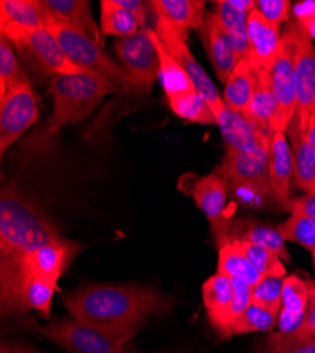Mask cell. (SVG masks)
Wrapping results in <instances>:
<instances>
[{
    "instance_id": "6da1fadb",
    "label": "cell",
    "mask_w": 315,
    "mask_h": 353,
    "mask_svg": "<svg viewBox=\"0 0 315 353\" xmlns=\"http://www.w3.org/2000/svg\"><path fill=\"white\" fill-rule=\"evenodd\" d=\"M72 318L112 336L132 338L148 316L170 310V300L146 285L99 284L72 291L64 300Z\"/></svg>"
},
{
    "instance_id": "7a4b0ae2",
    "label": "cell",
    "mask_w": 315,
    "mask_h": 353,
    "mask_svg": "<svg viewBox=\"0 0 315 353\" xmlns=\"http://www.w3.org/2000/svg\"><path fill=\"white\" fill-rule=\"evenodd\" d=\"M60 229L14 184L0 198V261H19L43 245L60 241Z\"/></svg>"
},
{
    "instance_id": "3957f363",
    "label": "cell",
    "mask_w": 315,
    "mask_h": 353,
    "mask_svg": "<svg viewBox=\"0 0 315 353\" xmlns=\"http://www.w3.org/2000/svg\"><path fill=\"white\" fill-rule=\"evenodd\" d=\"M114 90L106 81L90 72L54 75L51 78L52 116L41 132L37 144L47 141L61 128L83 121Z\"/></svg>"
},
{
    "instance_id": "277c9868",
    "label": "cell",
    "mask_w": 315,
    "mask_h": 353,
    "mask_svg": "<svg viewBox=\"0 0 315 353\" xmlns=\"http://www.w3.org/2000/svg\"><path fill=\"white\" fill-rule=\"evenodd\" d=\"M51 34L59 40L70 61L83 72H90L106 81L114 92L126 95H146V86L125 67L114 63L106 52L83 34L60 24H45Z\"/></svg>"
},
{
    "instance_id": "5b68a950",
    "label": "cell",
    "mask_w": 315,
    "mask_h": 353,
    "mask_svg": "<svg viewBox=\"0 0 315 353\" xmlns=\"http://www.w3.org/2000/svg\"><path fill=\"white\" fill-rule=\"evenodd\" d=\"M37 331L70 353H137L129 347V339L112 336L75 318L51 321Z\"/></svg>"
},
{
    "instance_id": "8992f818",
    "label": "cell",
    "mask_w": 315,
    "mask_h": 353,
    "mask_svg": "<svg viewBox=\"0 0 315 353\" xmlns=\"http://www.w3.org/2000/svg\"><path fill=\"white\" fill-rule=\"evenodd\" d=\"M0 26H2V34H5L19 51L30 55L34 65L43 74L54 77L81 72V70L70 61L59 40L51 34L45 26L32 28V30L12 23Z\"/></svg>"
},
{
    "instance_id": "52a82bcc",
    "label": "cell",
    "mask_w": 315,
    "mask_h": 353,
    "mask_svg": "<svg viewBox=\"0 0 315 353\" xmlns=\"http://www.w3.org/2000/svg\"><path fill=\"white\" fill-rule=\"evenodd\" d=\"M267 71L277 101V112L272 122V132L285 133L297 113L294 43L287 28L281 36V48Z\"/></svg>"
},
{
    "instance_id": "ba28073f",
    "label": "cell",
    "mask_w": 315,
    "mask_h": 353,
    "mask_svg": "<svg viewBox=\"0 0 315 353\" xmlns=\"http://www.w3.org/2000/svg\"><path fill=\"white\" fill-rule=\"evenodd\" d=\"M154 32L159 36L167 52L174 58L176 63L188 75L191 83L195 88V91L207 101L215 117H218L226 108L223 103V99L221 98L212 79L208 77V74L204 71L201 64L198 63V60L191 52L187 41L174 30L173 27H170L165 21L160 19H156Z\"/></svg>"
},
{
    "instance_id": "9c48e42d",
    "label": "cell",
    "mask_w": 315,
    "mask_h": 353,
    "mask_svg": "<svg viewBox=\"0 0 315 353\" xmlns=\"http://www.w3.org/2000/svg\"><path fill=\"white\" fill-rule=\"evenodd\" d=\"M218 174L227 190H252L273 198L266 147L253 153H225Z\"/></svg>"
},
{
    "instance_id": "30bf717a",
    "label": "cell",
    "mask_w": 315,
    "mask_h": 353,
    "mask_svg": "<svg viewBox=\"0 0 315 353\" xmlns=\"http://www.w3.org/2000/svg\"><path fill=\"white\" fill-rule=\"evenodd\" d=\"M37 117V97L30 83L19 85L0 97V153L5 154Z\"/></svg>"
},
{
    "instance_id": "8fae6325",
    "label": "cell",
    "mask_w": 315,
    "mask_h": 353,
    "mask_svg": "<svg viewBox=\"0 0 315 353\" xmlns=\"http://www.w3.org/2000/svg\"><path fill=\"white\" fill-rule=\"evenodd\" d=\"M179 188L190 194L196 207L204 212L211 223V230L214 238L231 219L227 216V185L218 172H211L204 176H195L194 174H187L181 176L179 181Z\"/></svg>"
},
{
    "instance_id": "7c38bea8",
    "label": "cell",
    "mask_w": 315,
    "mask_h": 353,
    "mask_svg": "<svg viewBox=\"0 0 315 353\" xmlns=\"http://www.w3.org/2000/svg\"><path fill=\"white\" fill-rule=\"evenodd\" d=\"M114 50L123 67L146 86L148 92H150L153 83L159 78L160 57L150 37L149 28L129 37L116 39Z\"/></svg>"
},
{
    "instance_id": "4fadbf2b",
    "label": "cell",
    "mask_w": 315,
    "mask_h": 353,
    "mask_svg": "<svg viewBox=\"0 0 315 353\" xmlns=\"http://www.w3.org/2000/svg\"><path fill=\"white\" fill-rule=\"evenodd\" d=\"M294 43V74L297 88V116L307 129L315 105V47L292 21L287 26Z\"/></svg>"
},
{
    "instance_id": "5bb4252c",
    "label": "cell",
    "mask_w": 315,
    "mask_h": 353,
    "mask_svg": "<svg viewBox=\"0 0 315 353\" xmlns=\"http://www.w3.org/2000/svg\"><path fill=\"white\" fill-rule=\"evenodd\" d=\"M214 239L218 249L227 243L247 242L272 250L285 263L292 260L277 226L256 218H231Z\"/></svg>"
},
{
    "instance_id": "9a60e30c",
    "label": "cell",
    "mask_w": 315,
    "mask_h": 353,
    "mask_svg": "<svg viewBox=\"0 0 315 353\" xmlns=\"http://www.w3.org/2000/svg\"><path fill=\"white\" fill-rule=\"evenodd\" d=\"M44 24H60L91 39L99 47L105 46V37L95 23L91 3L87 0H37Z\"/></svg>"
},
{
    "instance_id": "2e32d148",
    "label": "cell",
    "mask_w": 315,
    "mask_h": 353,
    "mask_svg": "<svg viewBox=\"0 0 315 353\" xmlns=\"http://www.w3.org/2000/svg\"><path fill=\"white\" fill-rule=\"evenodd\" d=\"M82 248L78 242L63 238L28 253L21 260L23 268L28 274L57 284Z\"/></svg>"
},
{
    "instance_id": "e0dca14e",
    "label": "cell",
    "mask_w": 315,
    "mask_h": 353,
    "mask_svg": "<svg viewBox=\"0 0 315 353\" xmlns=\"http://www.w3.org/2000/svg\"><path fill=\"white\" fill-rule=\"evenodd\" d=\"M225 144V153H253L270 147V137H266L243 113L225 108L216 117Z\"/></svg>"
},
{
    "instance_id": "ac0fdd59",
    "label": "cell",
    "mask_w": 315,
    "mask_h": 353,
    "mask_svg": "<svg viewBox=\"0 0 315 353\" xmlns=\"http://www.w3.org/2000/svg\"><path fill=\"white\" fill-rule=\"evenodd\" d=\"M198 32L218 79L226 83L241 61L231 39L226 34L218 16L210 12H207L204 23Z\"/></svg>"
},
{
    "instance_id": "d6986e66",
    "label": "cell",
    "mask_w": 315,
    "mask_h": 353,
    "mask_svg": "<svg viewBox=\"0 0 315 353\" xmlns=\"http://www.w3.org/2000/svg\"><path fill=\"white\" fill-rule=\"evenodd\" d=\"M280 48V28L253 9L247 19V60L252 70H269Z\"/></svg>"
},
{
    "instance_id": "ffe728a7",
    "label": "cell",
    "mask_w": 315,
    "mask_h": 353,
    "mask_svg": "<svg viewBox=\"0 0 315 353\" xmlns=\"http://www.w3.org/2000/svg\"><path fill=\"white\" fill-rule=\"evenodd\" d=\"M269 172L273 198L284 210L289 208L290 185L294 175L293 152L285 133H273L269 147Z\"/></svg>"
},
{
    "instance_id": "44dd1931",
    "label": "cell",
    "mask_w": 315,
    "mask_h": 353,
    "mask_svg": "<svg viewBox=\"0 0 315 353\" xmlns=\"http://www.w3.org/2000/svg\"><path fill=\"white\" fill-rule=\"evenodd\" d=\"M150 9L156 19L165 21L187 41L188 32L201 28L207 10L201 0H152Z\"/></svg>"
},
{
    "instance_id": "7402d4cb",
    "label": "cell",
    "mask_w": 315,
    "mask_h": 353,
    "mask_svg": "<svg viewBox=\"0 0 315 353\" xmlns=\"http://www.w3.org/2000/svg\"><path fill=\"white\" fill-rule=\"evenodd\" d=\"M309 303V281L293 274L284 277L281 310L278 314V332L292 334L300 325L305 316Z\"/></svg>"
},
{
    "instance_id": "603a6c76",
    "label": "cell",
    "mask_w": 315,
    "mask_h": 353,
    "mask_svg": "<svg viewBox=\"0 0 315 353\" xmlns=\"http://www.w3.org/2000/svg\"><path fill=\"white\" fill-rule=\"evenodd\" d=\"M292 140L293 164H294V184L307 192V195L315 194V150L305 137V129L296 114L287 129Z\"/></svg>"
},
{
    "instance_id": "cb8c5ba5",
    "label": "cell",
    "mask_w": 315,
    "mask_h": 353,
    "mask_svg": "<svg viewBox=\"0 0 315 353\" xmlns=\"http://www.w3.org/2000/svg\"><path fill=\"white\" fill-rule=\"evenodd\" d=\"M234 297L232 279L216 273L203 284V301L211 325L222 338H229L226 318Z\"/></svg>"
},
{
    "instance_id": "d4e9b609",
    "label": "cell",
    "mask_w": 315,
    "mask_h": 353,
    "mask_svg": "<svg viewBox=\"0 0 315 353\" xmlns=\"http://www.w3.org/2000/svg\"><path fill=\"white\" fill-rule=\"evenodd\" d=\"M254 91L249 106L247 117L266 137H273L272 122L277 112V101L272 90L267 70L253 71Z\"/></svg>"
},
{
    "instance_id": "484cf974",
    "label": "cell",
    "mask_w": 315,
    "mask_h": 353,
    "mask_svg": "<svg viewBox=\"0 0 315 353\" xmlns=\"http://www.w3.org/2000/svg\"><path fill=\"white\" fill-rule=\"evenodd\" d=\"M254 91V75L247 57L238 63L227 78L223 91V103L227 109L249 114V106Z\"/></svg>"
},
{
    "instance_id": "4316f807",
    "label": "cell",
    "mask_w": 315,
    "mask_h": 353,
    "mask_svg": "<svg viewBox=\"0 0 315 353\" xmlns=\"http://www.w3.org/2000/svg\"><path fill=\"white\" fill-rule=\"evenodd\" d=\"M150 32V37L157 48L159 57H160V72H159V78L161 82L163 90L167 95L168 101L177 99L180 97H184L190 92H194L195 88L191 83L188 75L184 72V70L176 63V60L171 57L167 50L164 48V46L161 44L159 36L156 34L154 30L149 28Z\"/></svg>"
},
{
    "instance_id": "83f0119b",
    "label": "cell",
    "mask_w": 315,
    "mask_h": 353,
    "mask_svg": "<svg viewBox=\"0 0 315 353\" xmlns=\"http://www.w3.org/2000/svg\"><path fill=\"white\" fill-rule=\"evenodd\" d=\"M315 342V284L309 283V303L301 325L292 334L272 332L266 339V352L278 353Z\"/></svg>"
},
{
    "instance_id": "f1b7e54d",
    "label": "cell",
    "mask_w": 315,
    "mask_h": 353,
    "mask_svg": "<svg viewBox=\"0 0 315 353\" xmlns=\"http://www.w3.org/2000/svg\"><path fill=\"white\" fill-rule=\"evenodd\" d=\"M215 14L222 23L226 34L231 39L239 58L247 57V12L236 8L232 0H216Z\"/></svg>"
},
{
    "instance_id": "f546056e",
    "label": "cell",
    "mask_w": 315,
    "mask_h": 353,
    "mask_svg": "<svg viewBox=\"0 0 315 353\" xmlns=\"http://www.w3.org/2000/svg\"><path fill=\"white\" fill-rule=\"evenodd\" d=\"M101 33L103 37H129L141 30L139 20L114 0H101Z\"/></svg>"
},
{
    "instance_id": "4dcf8cb0",
    "label": "cell",
    "mask_w": 315,
    "mask_h": 353,
    "mask_svg": "<svg viewBox=\"0 0 315 353\" xmlns=\"http://www.w3.org/2000/svg\"><path fill=\"white\" fill-rule=\"evenodd\" d=\"M218 273L231 279H238L253 287L262 276L252 266V263L236 243H227L219 248Z\"/></svg>"
},
{
    "instance_id": "1f68e13d",
    "label": "cell",
    "mask_w": 315,
    "mask_h": 353,
    "mask_svg": "<svg viewBox=\"0 0 315 353\" xmlns=\"http://www.w3.org/2000/svg\"><path fill=\"white\" fill-rule=\"evenodd\" d=\"M0 16H2L0 24L12 23L28 30L45 26L37 0H2Z\"/></svg>"
},
{
    "instance_id": "d6a6232c",
    "label": "cell",
    "mask_w": 315,
    "mask_h": 353,
    "mask_svg": "<svg viewBox=\"0 0 315 353\" xmlns=\"http://www.w3.org/2000/svg\"><path fill=\"white\" fill-rule=\"evenodd\" d=\"M278 314L252 303L234 322L232 335L250 332H273L277 327Z\"/></svg>"
},
{
    "instance_id": "836d02e7",
    "label": "cell",
    "mask_w": 315,
    "mask_h": 353,
    "mask_svg": "<svg viewBox=\"0 0 315 353\" xmlns=\"http://www.w3.org/2000/svg\"><path fill=\"white\" fill-rule=\"evenodd\" d=\"M168 103L171 110L177 116H180L181 119L203 125H218L212 109L196 91L190 92L177 99L168 101Z\"/></svg>"
},
{
    "instance_id": "e575fe53",
    "label": "cell",
    "mask_w": 315,
    "mask_h": 353,
    "mask_svg": "<svg viewBox=\"0 0 315 353\" xmlns=\"http://www.w3.org/2000/svg\"><path fill=\"white\" fill-rule=\"evenodd\" d=\"M23 83H30V81L20 68L13 44L5 34L0 33V97Z\"/></svg>"
},
{
    "instance_id": "d590c367",
    "label": "cell",
    "mask_w": 315,
    "mask_h": 353,
    "mask_svg": "<svg viewBox=\"0 0 315 353\" xmlns=\"http://www.w3.org/2000/svg\"><path fill=\"white\" fill-rule=\"evenodd\" d=\"M277 229L285 242L297 243L311 253L315 252V218L292 215Z\"/></svg>"
},
{
    "instance_id": "8d00e7d4",
    "label": "cell",
    "mask_w": 315,
    "mask_h": 353,
    "mask_svg": "<svg viewBox=\"0 0 315 353\" xmlns=\"http://www.w3.org/2000/svg\"><path fill=\"white\" fill-rule=\"evenodd\" d=\"M246 254L252 266L257 270L262 277L265 276H274V277H285V268L283 264V260L273 253L272 250L252 245L247 242H235Z\"/></svg>"
},
{
    "instance_id": "74e56055",
    "label": "cell",
    "mask_w": 315,
    "mask_h": 353,
    "mask_svg": "<svg viewBox=\"0 0 315 353\" xmlns=\"http://www.w3.org/2000/svg\"><path fill=\"white\" fill-rule=\"evenodd\" d=\"M283 277L265 276L252 287V303L262 305L276 314L281 310V294H283Z\"/></svg>"
},
{
    "instance_id": "f35d334b",
    "label": "cell",
    "mask_w": 315,
    "mask_h": 353,
    "mask_svg": "<svg viewBox=\"0 0 315 353\" xmlns=\"http://www.w3.org/2000/svg\"><path fill=\"white\" fill-rule=\"evenodd\" d=\"M232 284H234V297H232V303H231V307H229L227 318H226L229 336H232L234 322L252 304V287L247 283L238 279H232Z\"/></svg>"
},
{
    "instance_id": "ab89813d",
    "label": "cell",
    "mask_w": 315,
    "mask_h": 353,
    "mask_svg": "<svg viewBox=\"0 0 315 353\" xmlns=\"http://www.w3.org/2000/svg\"><path fill=\"white\" fill-rule=\"evenodd\" d=\"M256 9L267 21L280 28L292 16V2L289 0H256Z\"/></svg>"
},
{
    "instance_id": "60d3db41",
    "label": "cell",
    "mask_w": 315,
    "mask_h": 353,
    "mask_svg": "<svg viewBox=\"0 0 315 353\" xmlns=\"http://www.w3.org/2000/svg\"><path fill=\"white\" fill-rule=\"evenodd\" d=\"M293 23L311 40H315V0L298 2L292 9Z\"/></svg>"
},
{
    "instance_id": "b9f144b4",
    "label": "cell",
    "mask_w": 315,
    "mask_h": 353,
    "mask_svg": "<svg viewBox=\"0 0 315 353\" xmlns=\"http://www.w3.org/2000/svg\"><path fill=\"white\" fill-rule=\"evenodd\" d=\"M121 8L130 12L140 23L141 30H146L148 24V8H150L149 2H143V0H114Z\"/></svg>"
},
{
    "instance_id": "7bdbcfd3",
    "label": "cell",
    "mask_w": 315,
    "mask_h": 353,
    "mask_svg": "<svg viewBox=\"0 0 315 353\" xmlns=\"http://www.w3.org/2000/svg\"><path fill=\"white\" fill-rule=\"evenodd\" d=\"M287 210L292 212V215L315 218V194L292 199Z\"/></svg>"
},
{
    "instance_id": "ee69618b",
    "label": "cell",
    "mask_w": 315,
    "mask_h": 353,
    "mask_svg": "<svg viewBox=\"0 0 315 353\" xmlns=\"http://www.w3.org/2000/svg\"><path fill=\"white\" fill-rule=\"evenodd\" d=\"M305 137L308 140V143L311 144L312 149L315 150V113H311L309 121L307 123V129H305Z\"/></svg>"
},
{
    "instance_id": "f6af8a7d",
    "label": "cell",
    "mask_w": 315,
    "mask_h": 353,
    "mask_svg": "<svg viewBox=\"0 0 315 353\" xmlns=\"http://www.w3.org/2000/svg\"><path fill=\"white\" fill-rule=\"evenodd\" d=\"M265 353H270V352H265ZM278 353H315V342L303 345V346H296V347L287 349L284 352H278Z\"/></svg>"
},
{
    "instance_id": "bcb514c9",
    "label": "cell",
    "mask_w": 315,
    "mask_h": 353,
    "mask_svg": "<svg viewBox=\"0 0 315 353\" xmlns=\"http://www.w3.org/2000/svg\"><path fill=\"white\" fill-rule=\"evenodd\" d=\"M8 349H9V353H39L32 347L21 346V345H8Z\"/></svg>"
},
{
    "instance_id": "7dc6e473",
    "label": "cell",
    "mask_w": 315,
    "mask_h": 353,
    "mask_svg": "<svg viewBox=\"0 0 315 353\" xmlns=\"http://www.w3.org/2000/svg\"><path fill=\"white\" fill-rule=\"evenodd\" d=\"M0 353H9V349H8L6 343H2V349H0Z\"/></svg>"
},
{
    "instance_id": "c3c4849f",
    "label": "cell",
    "mask_w": 315,
    "mask_h": 353,
    "mask_svg": "<svg viewBox=\"0 0 315 353\" xmlns=\"http://www.w3.org/2000/svg\"><path fill=\"white\" fill-rule=\"evenodd\" d=\"M312 264H314V270H315V252L312 253Z\"/></svg>"
},
{
    "instance_id": "681fc988",
    "label": "cell",
    "mask_w": 315,
    "mask_h": 353,
    "mask_svg": "<svg viewBox=\"0 0 315 353\" xmlns=\"http://www.w3.org/2000/svg\"><path fill=\"white\" fill-rule=\"evenodd\" d=\"M312 113H315V105H314V110H312Z\"/></svg>"
}]
</instances>
